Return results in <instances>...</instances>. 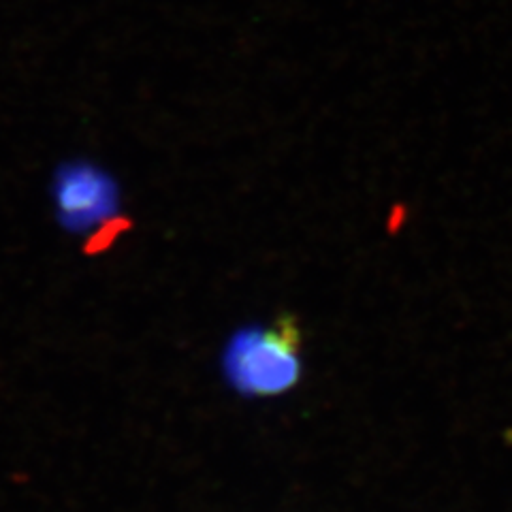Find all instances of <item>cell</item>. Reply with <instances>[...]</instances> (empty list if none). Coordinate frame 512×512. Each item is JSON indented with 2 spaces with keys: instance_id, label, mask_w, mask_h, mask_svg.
I'll use <instances>...</instances> for the list:
<instances>
[{
  "instance_id": "obj_1",
  "label": "cell",
  "mask_w": 512,
  "mask_h": 512,
  "mask_svg": "<svg viewBox=\"0 0 512 512\" xmlns=\"http://www.w3.org/2000/svg\"><path fill=\"white\" fill-rule=\"evenodd\" d=\"M299 344V327L288 316L269 327L244 329L224 350V372L244 395L286 393L301 374Z\"/></svg>"
},
{
  "instance_id": "obj_2",
  "label": "cell",
  "mask_w": 512,
  "mask_h": 512,
  "mask_svg": "<svg viewBox=\"0 0 512 512\" xmlns=\"http://www.w3.org/2000/svg\"><path fill=\"white\" fill-rule=\"evenodd\" d=\"M54 201L64 229L84 231L111 216L118 203L116 184L90 165H67L56 173Z\"/></svg>"
}]
</instances>
